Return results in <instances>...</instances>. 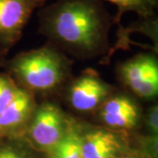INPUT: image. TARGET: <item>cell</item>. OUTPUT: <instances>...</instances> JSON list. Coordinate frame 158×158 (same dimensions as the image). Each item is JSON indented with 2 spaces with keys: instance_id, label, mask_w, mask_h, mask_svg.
Returning a JSON list of instances; mask_svg holds the SVG:
<instances>
[{
  "instance_id": "obj_15",
  "label": "cell",
  "mask_w": 158,
  "mask_h": 158,
  "mask_svg": "<svg viewBox=\"0 0 158 158\" xmlns=\"http://www.w3.org/2000/svg\"><path fill=\"white\" fill-rule=\"evenodd\" d=\"M137 31L149 37L155 43V48H158V17L141 24L138 27Z\"/></svg>"
},
{
  "instance_id": "obj_4",
  "label": "cell",
  "mask_w": 158,
  "mask_h": 158,
  "mask_svg": "<svg viewBox=\"0 0 158 158\" xmlns=\"http://www.w3.org/2000/svg\"><path fill=\"white\" fill-rule=\"evenodd\" d=\"M120 78L136 96L142 98L158 97V60L148 54L131 58L120 66Z\"/></svg>"
},
{
  "instance_id": "obj_16",
  "label": "cell",
  "mask_w": 158,
  "mask_h": 158,
  "mask_svg": "<svg viewBox=\"0 0 158 158\" xmlns=\"http://www.w3.org/2000/svg\"><path fill=\"white\" fill-rule=\"evenodd\" d=\"M147 125L152 135H158V105L149 110L148 113Z\"/></svg>"
},
{
  "instance_id": "obj_5",
  "label": "cell",
  "mask_w": 158,
  "mask_h": 158,
  "mask_svg": "<svg viewBox=\"0 0 158 158\" xmlns=\"http://www.w3.org/2000/svg\"><path fill=\"white\" fill-rule=\"evenodd\" d=\"M48 0H0V46L8 49L20 39L34 10Z\"/></svg>"
},
{
  "instance_id": "obj_8",
  "label": "cell",
  "mask_w": 158,
  "mask_h": 158,
  "mask_svg": "<svg viewBox=\"0 0 158 158\" xmlns=\"http://www.w3.org/2000/svg\"><path fill=\"white\" fill-rule=\"evenodd\" d=\"M98 118L104 127L126 133L135 128L141 119L139 106L122 94L111 95L98 109Z\"/></svg>"
},
{
  "instance_id": "obj_1",
  "label": "cell",
  "mask_w": 158,
  "mask_h": 158,
  "mask_svg": "<svg viewBox=\"0 0 158 158\" xmlns=\"http://www.w3.org/2000/svg\"><path fill=\"white\" fill-rule=\"evenodd\" d=\"M40 32L70 50L93 54L106 44L109 20L98 0H58L40 13Z\"/></svg>"
},
{
  "instance_id": "obj_21",
  "label": "cell",
  "mask_w": 158,
  "mask_h": 158,
  "mask_svg": "<svg viewBox=\"0 0 158 158\" xmlns=\"http://www.w3.org/2000/svg\"><path fill=\"white\" fill-rule=\"evenodd\" d=\"M156 5H158V0H156Z\"/></svg>"
},
{
  "instance_id": "obj_10",
  "label": "cell",
  "mask_w": 158,
  "mask_h": 158,
  "mask_svg": "<svg viewBox=\"0 0 158 158\" xmlns=\"http://www.w3.org/2000/svg\"><path fill=\"white\" fill-rule=\"evenodd\" d=\"M45 155L47 158H83L82 125L71 118L62 141Z\"/></svg>"
},
{
  "instance_id": "obj_12",
  "label": "cell",
  "mask_w": 158,
  "mask_h": 158,
  "mask_svg": "<svg viewBox=\"0 0 158 158\" xmlns=\"http://www.w3.org/2000/svg\"><path fill=\"white\" fill-rule=\"evenodd\" d=\"M131 151L141 158H158V135H138Z\"/></svg>"
},
{
  "instance_id": "obj_19",
  "label": "cell",
  "mask_w": 158,
  "mask_h": 158,
  "mask_svg": "<svg viewBox=\"0 0 158 158\" xmlns=\"http://www.w3.org/2000/svg\"><path fill=\"white\" fill-rule=\"evenodd\" d=\"M3 139H4V138H3V137H2V135H1V133H0V141H2V140H3Z\"/></svg>"
},
{
  "instance_id": "obj_11",
  "label": "cell",
  "mask_w": 158,
  "mask_h": 158,
  "mask_svg": "<svg viewBox=\"0 0 158 158\" xmlns=\"http://www.w3.org/2000/svg\"><path fill=\"white\" fill-rule=\"evenodd\" d=\"M35 152L23 138L0 141V158H37Z\"/></svg>"
},
{
  "instance_id": "obj_17",
  "label": "cell",
  "mask_w": 158,
  "mask_h": 158,
  "mask_svg": "<svg viewBox=\"0 0 158 158\" xmlns=\"http://www.w3.org/2000/svg\"><path fill=\"white\" fill-rule=\"evenodd\" d=\"M117 158H141V157H140L139 156H137V155H135V153H133L131 150H130L129 152L125 153V154L121 155V156H119Z\"/></svg>"
},
{
  "instance_id": "obj_9",
  "label": "cell",
  "mask_w": 158,
  "mask_h": 158,
  "mask_svg": "<svg viewBox=\"0 0 158 158\" xmlns=\"http://www.w3.org/2000/svg\"><path fill=\"white\" fill-rule=\"evenodd\" d=\"M32 92L19 86L15 98L0 113V133L4 139L23 138L35 109Z\"/></svg>"
},
{
  "instance_id": "obj_7",
  "label": "cell",
  "mask_w": 158,
  "mask_h": 158,
  "mask_svg": "<svg viewBox=\"0 0 158 158\" xmlns=\"http://www.w3.org/2000/svg\"><path fill=\"white\" fill-rule=\"evenodd\" d=\"M111 86L94 72L81 75L70 85L68 90V101L74 110L89 113L98 110L111 96Z\"/></svg>"
},
{
  "instance_id": "obj_20",
  "label": "cell",
  "mask_w": 158,
  "mask_h": 158,
  "mask_svg": "<svg viewBox=\"0 0 158 158\" xmlns=\"http://www.w3.org/2000/svg\"><path fill=\"white\" fill-rule=\"evenodd\" d=\"M155 50H156V52L158 54V48H155Z\"/></svg>"
},
{
  "instance_id": "obj_13",
  "label": "cell",
  "mask_w": 158,
  "mask_h": 158,
  "mask_svg": "<svg viewBox=\"0 0 158 158\" xmlns=\"http://www.w3.org/2000/svg\"><path fill=\"white\" fill-rule=\"evenodd\" d=\"M118 6L119 13L125 11H136L142 15L149 14L156 6V0H106Z\"/></svg>"
},
{
  "instance_id": "obj_6",
  "label": "cell",
  "mask_w": 158,
  "mask_h": 158,
  "mask_svg": "<svg viewBox=\"0 0 158 158\" xmlns=\"http://www.w3.org/2000/svg\"><path fill=\"white\" fill-rule=\"evenodd\" d=\"M126 133L82 125L83 158H117L131 150Z\"/></svg>"
},
{
  "instance_id": "obj_18",
  "label": "cell",
  "mask_w": 158,
  "mask_h": 158,
  "mask_svg": "<svg viewBox=\"0 0 158 158\" xmlns=\"http://www.w3.org/2000/svg\"><path fill=\"white\" fill-rule=\"evenodd\" d=\"M6 50L5 48H3L1 46H0V63L2 62V59H3V56H4V51Z\"/></svg>"
},
{
  "instance_id": "obj_2",
  "label": "cell",
  "mask_w": 158,
  "mask_h": 158,
  "mask_svg": "<svg viewBox=\"0 0 158 158\" xmlns=\"http://www.w3.org/2000/svg\"><path fill=\"white\" fill-rule=\"evenodd\" d=\"M67 69L65 59L49 46L20 53L9 63L13 80L32 93L56 89L66 78Z\"/></svg>"
},
{
  "instance_id": "obj_14",
  "label": "cell",
  "mask_w": 158,
  "mask_h": 158,
  "mask_svg": "<svg viewBox=\"0 0 158 158\" xmlns=\"http://www.w3.org/2000/svg\"><path fill=\"white\" fill-rule=\"evenodd\" d=\"M19 86L11 76L0 74V113L15 98Z\"/></svg>"
},
{
  "instance_id": "obj_3",
  "label": "cell",
  "mask_w": 158,
  "mask_h": 158,
  "mask_svg": "<svg viewBox=\"0 0 158 158\" xmlns=\"http://www.w3.org/2000/svg\"><path fill=\"white\" fill-rule=\"evenodd\" d=\"M70 119L56 105L42 103L35 109L23 139L37 152L46 154L62 141Z\"/></svg>"
}]
</instances>
